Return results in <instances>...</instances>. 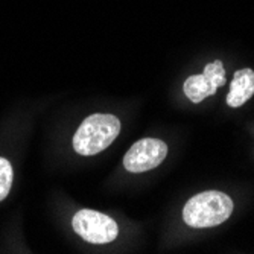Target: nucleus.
<instances>
[{
  "label": "nucleus",
  "instance_id": "f257e3e1",
  "mask_svg": "<svg viewBox=\"0 0 254 254\" xmlns=\"http://www.w3.org/2000/svg\"><path fill=\"white\" fill-rule=\"evenodd\" d=\"M233 212V201L219 190H207L192 196L183 210V219L189 227L207 228L227 221Z\"/></svg>",
  "mask_w": 254,
  "mask_h": 254
},
{
  "label": "nucleus",
  "instance_id": "f03ea898",
  "mask_svg": "<svg viewBox=\"0 0 254 254\" xmlns=\"http://www.w3.org/2000/svg\"><path fill=\"white\" fill-rule=\"evenodd\" d=\"M121 132V122L113 114H91L73 135V148L81 155H95L107 149Z\"/></svg>",
  "mask_w": 254,
  "mask_h": 254
},
{
  "label": "nucleus",
  "instance_id": "7ed1b4c3",
  "mask_svg": "<svg viewBox=\"0 0 254 254\" xmlns=\"http://www.w3.org/2000/svg\"><path fill=\"white\" fill-rule=\"evenodd\" d=\"M73 230L90 244H108L118 238L119 227L113 218L96 210H79L72 219Z\"/></svg>",
  "mask_w": 254,
  "mask_h": 254
},
{
  "label": "nucleus",
  "instance_id": "20e7f679",
  "mask_svg": "<svg viewBox=\"0 0 254 254\" xmlns=\"http://www.w3.org/2000/svg\"><path fill=\"white\" fill-rule=\"evenodd\" d=\"M168 155V145L158 138H142L135 142L124 158L127 171L138 174L157 168Z\"/></svg>",
  "mask_w": 254,
  "mask_h": 254
},
{
  "label": "nucleus",
  "instance_id": "39448f33",
  "mask_svg": "<svg viewBox=\"0 0 254 254\" xmlns=\"http://www.w3.org/2000/svg\"><path fill=\"white\" fill-rule=\"evenodd\" d=\"M254 95V72L251 68H241L233 76L227 104L230 107H241Z\"/></svg>",
  "mask_w": 254,
  "mask_h": 254
},
{
  "label": "nucleus",
  "instance_id": "423d86ee",
  "mask_svg": "<svg viewBox=\"0 0 254 254\" xmlns=\"http://www.w3.org/2000/svg\"><path fill=\"white\" fill-rule=\"evenodd\" d=\"M184 93H186V96L192 102L198 104L204 101L207 96H212L213 91L204 75H193V76H189L186 82H184Z\"/></svg>",
  "mask_w": 254,
  "mask_h": 254
},
{
  "label": "nucleus",
  "instance_id": "0eeeda50",
  "mask_svg": "<svg viewBox=\"0 0 254 254\" xmlns=\"http://www.w3.org/2000/svg\"><path fill=\"white\" fill-rule=\"evenodd\" d=\"M202 75L205 76V79L209 81L210 87H212V91H213V95L216 93V90L219 87H222L225 84V68H224V64L222 61L216 60L210 64H207L204 67V72Z\"/></svg>",
  "mask_w": 254,
  "mask_h": 254
},
{
  "label": "nucleus",
  "instance_id": "6e6552de",
  "mask_svg": "<svg viewBox=\"0 0 254 254\" xmlns=\"http://www.w3.org/2000/svg\"><path fill=\"white\" fill-rule=\"evenodd\" d=\"M11 184H12V166L11 163L0 157V201H3L9 190H11Z\"/></svg>",
  "mask_w": 254,
  "mask_h": 254
}]
</instances>
